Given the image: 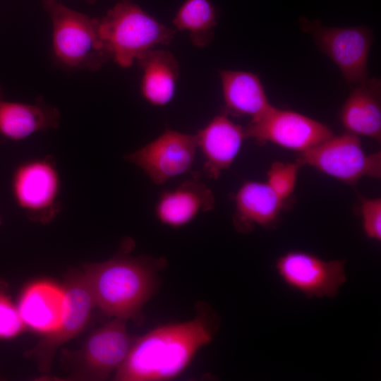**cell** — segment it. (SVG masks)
Listing matches in <instances>:
<instances>
[{"instance_id":"6da1fadb","label":"cell","mask_w":381,"mask_h":381,"mask_svg":"<svg viewBox=\"0 0 381 381\" xmlns=\"http://www.w3.org/2000/svg\"><path fill=\"white\" fill-rule=\"evenodd\" d=\"M215 327L212 314L201 310L190 320L150 330L133 341L114 380L159 381L177 377L197 352L212 341Z\"/></svg>"},{"instance_id":"7a4b0ae2","label":"cell","mask_w":381,"mask_h":381,"mask_svg":"<svg viewBox=\"0 0 381 381\" xmlns=\"http://www.w3.org/2000/svg\"><path fill=\"white\" fill-rule=\"evenodd\" d=\"M152 265L145 258L121 255L84 265L83 274L95 306L114 318H138L156 288Z\"/></svg>"},{"instance_id":"3957f363","label":"cell","mask_w":381,"mask_h":381,"mask_svg":"<svg viewBox=\"0 0 381 381\" xmlns=\"http://www.w3.org/2000/svg\"><path fill=\"white\" fill-rule=\"evenodd\" d=\"M99 20L100 34L111 59L122 68L131 66L156 46L169 44L175 32L133 0H119Z\"/></svg>"},{"instance_id":"277c9868","label":"cell","mask_w":381,"mask_h":381,"mask_svg":"<svg viewBox=\"0 0 381 381\" xmlns=\"http://www.w3.org/2000/svg\"><path fill=\"white\" fill-rule=\"evenodd\" d=\"M52 23L54 56L64 66L99 71L111 59L99 31V20L75 11L58 0H42Z\"/></svg>"},{"instance_id":"5b68a950","label":"cell","mask_w":381,"mask_h":381,"mask_svg":"<svg viewBox=\"0 0 381 381\" xmlns=\"http://www.w3.org/2000/svg\"><path fill=\"white\" fill-rule=\"evenodd\" d=\"M126 320L114 318L94 331L76 351H65L71 380H104L121 367L133 341Z\"/></svg>"},{"instance_id":"8992f818","label":"cell","mask_w":381,"mask_h":381,"mask_svg":"<svg viewBox=\"0 0 381 381\" xmlns=\"http://www.w3.org/2000/svg\"><path fill=\"white\" fill-rule=\"evenodd\" d=\"M296 162L349 185L364 176L381 178V152L367 154L359 137L349 133L299 153Z\"/></svg>"},{"instance_id":"52a82bcc","label":"cell","mask_w":381,"mask_h":381,"mask_svg":"<svg viewBox=\"0 0 381 381\" xmlns=\"http://www.w3.org/2000/svg\"><path fill=\"white\" fill-rule=\"evenodd\" d=\"M11 188L15 202L30 220L48 224L59 213L61 180L53 157L20 164L13 171Z\"/></svg>"},{"instance_id":"ba28073f","label":"cell","mask_w":381,"mask_h":381,"mask_svg":"<svg viewBox=\"0 0 381 381\" xmlns=\"http://www.w3.org/2000/svg\"><path fill=\"white\" fill-rule=\"evenodd\" d=\"M301 28L311 35L316 46L338 67L351 85L368 79V58L373 42V32L366 26L332 28L319 20L301 18Z\"/></svg>"},{"instance_id":"9c48e42d","label":"cell","mask_w":381,"mask_h":381,"mask_svg":"<svg viewBox=\"0 0 381 381\" xmlns=\"http://www.w3.org/2000/svg\"><path fill=\"white\" fill-rule=\"evenodd\" d=\"M278 277L308 298H334L346 281V260H325L311 253L289 250L275 260Z\"/></svg>"},{"instance_id":"30bf717a","label":"cell","mask_w":381,"mask_h":381,"mask_svg":"<svg viewBox=\"0 0 381 381\" xmlns=\"http://www.w3.org/2000/svg\"><path fill=\"white\" fill-rule=\"evenodd\" d=\"M246 138L258 143L305 152L334 135L324 123L300 113L273 107L244 128Z\"/></svg>"},{"instance_id":"8fae6325","label":"cell","mask_w":381,"mask_h":381,"mask_svg":"<svg viewBox=\"0 0 381 381\" xmlns=\"http://www.w3.org/2000/svg\"><path fill=\"white\" fill-rule=\"evenodd\" d=\"M197 147L195 135L167 129L124 158L141 169L159 186L188 171L193 164Z\"/></svg>"},{"instance_id":"7c38bea8","label":"cell","mask_w":381,"mask_h":381,"mask_svg":"<svg viewBox=\"0 0 381 381\" xmlns=\"http://www.w3.org/2000/svg\"><path fill=\"white\" fill-rule=\"evenodd\" d=\"M66 307L62 322L54 332L44 334L28 352L38 370L49 373L57 350L83 330L95 304L83 272H74L64 286Z\"/></svg>"},{"instance_id":"4fadbf2b","label":"cell","mask_w":381,"mask_h":381,"mask_svg":"<svg viewBox=\"0 0 381 381\" xmlns=\"http://www.w3.org/2000/svg\"><path fill=\"white\" fill-rule=\"evenodd\" d=\"M195 135L205 157L204 171L213 179L230 167L246 138L244 128L226 113L214 116Z\"/></svg>"},{"instance_id":"5bb4252c","label":"cell","mask_w":381,"mask_h":381,"mask_svg":"<svg viewBox=\"0 0 381 381\" xmlns=\"http://www.w3.org/2000/svg\"><path fill=\"white\" fill-rule=\"evenodd\" d=\"M17 306L25 327L43 334L53 332L63 320L64 288L47 280L35 282L23 291Z\"/></svg>"},{"instance_id":"9a60e30c","label":"cell","mask_w":381,"mask_h":381,"mask_svg":"<svg viewBox=\"0 0 381 381\" xmlns=\"http://www.w3.org/2000/svg\"><path fill=\"white\" fill-rule=\"evenodd\" d=\"M214 205L212 190L195 177L163 192L156 204L155 214L163 224L179 228L190 222L199 213L212 210Z\"/></svg>"},{"instance_id":"2e32d148","label":"cell","mask_w":381,"mask_h":381,"mask_svg":"<svg viewBox=\"0 0 381 381\" xmlns=\"http://www.w3.org/2000/svg\"><path fill=\"white\" fill-rule=\"evenodd\" d=\"M381 83L367 79L356 85L342 105L339 119L346 133L381 140Z\"/></svg>"},{"instance_id":"e0dca14e","label":"cell","mask_w":381,"mask_h":381,"mask_svg":"<svg viewBox=\"0 0 381 381\" xmlns=\"http://www.w3.org/2000/svg\"><path fill=\"white\" fill-rule=\"evenodd\" d=\"M234 225L241 232H249L255 226L271 227L276 224L284 202L267 182L248 181L234 196Z\"/></svg>"},{"instance_id":"ac0fdd59","label":"cell","mask_w":381,"mask_h":381,"mask_svg":"<svg viewBox=\"0 0 381 381\" xmlns=\"http://www.w3.org/2000/svg\"><path fill=\"white\" fill-rule=\"evenodd\" d=\"M60 111L40 98L34 104L6 101L0 87V133L19 141L59 127Z\"/></svg>"},{"instance_id":"d6986e66","label":"cell","mask_w":381,"mask_h":381,"mask_svg":"<svg viewBox=\"0 0 381 381\" xmlns=\"http://www.w3.org/2000/svg\"><path fill=\"white\" fill-rule=\"evenodd\" d=\"M226 114L256 119L274 106L257 75L243 71H219Z\"/></svg>"},{"instance_id":"ffe728a7","label":"cell","mask_w":381,"mask_h":381,"mask_svg":"<svg viewBox=\"0 0 381 381\" xmlns=\"http://www.w3.org/2000/svg\"><path fill=\"white\" fill-rule=\"evenodd\" d=\"M142 70L140 91L150 104L162 107L174 98L179 77V64L169 51L152 49L136 60Z\"/></svg>"},{"instance_id":"44dd1931","label":"cell","mask_w":381,"mask_h":381,"mask_svg":"<svg viewBox=\"0 0 381 381\" xmlns=\"http://www.w3.org/2000/svg\"><path fill=\"white\" fill-rule=\"evenodd\" d=\"M217 13L210 0H186L174 19L176 30L188 33L192 43L204 47L214 38Z\"/></svg>"},{"instance_id":"7402d4cb","label":"cell","mask_w":381,"mask_h":381,"mask_svg":"<svg viewBox=\"0 0 381 381\" xmlns=\"http://www.w3.org/2000/svg\"><path fill=\"white\" fill-rule=\"evenodd\" d=\"M301 164L296 162H274L267 173V183L286 201L293 193Z\"/></svg>"},{"instance_id":"603a6c76","label":"cell","mask_w":381,"mask_h":381,"mask_svg":"<svg viewBox=\"0 0 381 381\" xmlns=\"http://www.w3.org/2000/svg\"><path fill=\"white\" fill-rule=\"evenodd\" d=\"M18 306L0 291V339H13L25 329Z\"/></svg>"},{"instance_id":"cb8c5ba5","label":"cell","mask_w":381,"mask_h":381,"mask_svg":"<svg viewBox=\"0 0 381 381\" xmlns=\"http://www.w3.org/2000/svg\"><path fill=\"white\" fill-rule=\"evenodd\" d=\"M362 226L365 236L372 240H381V198L361 197Z\"/></svg>"},{"instance_id":"d4e9b609","label":"cell","mask_w":381,"mask_h":381,"mask_svg":"<svg viewBox=\"0 0 381 381\" xmlns=\"http://www.w3.org/2000/svg\"><path fill=\"white\" fill-rule=\"evenodd\" d=\"M97 0H86V1L90 4H93L96 2Z\"/></svg>"}]
</instances>
